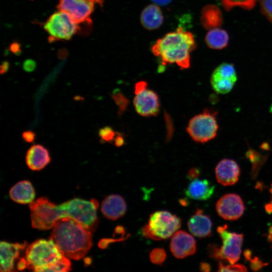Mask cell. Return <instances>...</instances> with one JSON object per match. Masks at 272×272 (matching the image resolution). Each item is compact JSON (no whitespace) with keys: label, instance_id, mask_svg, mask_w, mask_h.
<instances>
[{"label":"cell","instance_id":"obj_41","mask_svg":"<svg viewBox=\"0 0 272 272\" xmlns=\"http://www.w3.org/2000/svg\"><path fill=\"white\" fill-rule=\"evenodd\" d=\"M155 4L164 6L169 4L171 0H152Z\"/></svg>","mask_w":272,"mask_h":272},{"label":"cell","instance_id":"obj_31","mask_svg":"<svg viewBox=\"0 0 272 272\" xmlns=\"http://www.w3.org/2000/svg\"><path fill=\"white\" fill-rule=\"evenodd\" d=\"M207 251L209 257L215 260H221L220 254V247L216 244H209Z\"/></svg>","mask_w":272,"mask_h":272},{"label":"cell","instance_id":"obj_23","mask_svg":"<svg viewBox=\"0 0 272 272\" xmlns=\"http://www.w3.org/2000/svg\"><path fill=\"white\" fill-rule=\"evenodd\" d=\"M229 39L228 33L219 28L210 30L205 37V41L208 46L215 49H221L226 47Z\"/></svg>","mask_w":272,"mask_h":272},{"label":"cell","instance_id":"obj_27","mask_svg":"<svg viewBox=\"0 0 272 272\" xmlns=\"http://www.w3.org/2000/svg\"><path fill=\"white\" fill-rule=\"evenodd\" d=\"M150 261L155 264H161L165 260L166 253L164 249L156 248L153 249L150 253Z\"/></svg>","mask_w":272,"mask_h":272},{"label":"cell","instance_id":"obj_40","mask_svg":"<svg viewBox=\"0 0 272 272\" xmlns=\"http://www.w3.org/2000/svg\"><path fill=\"white\" fill-rule=\"evenodd\" d=\"M26 268V262L24 258H22L18 262L17 268L19 270H22Z\"/></svg>","mask_w":272,"mask_h":272},{"label":"cell","instance_id":"obj_16","mask_svg":"<svg viewBox=\"0 0 272 272\" xmlns=\"http://www.w3.org/2000/svg\"><path fill=\"white\" fill-rule=\"evenodd\" d=\"M25 242L20 243H10L1 241L0 243L1 272H8L13 270L15 260L18 258L20 252L25 248Z\"/></svg>","mask_w":272,"mask_h":272},{"label":"cell","instance_id":"obj_15","mask_svg":"<svg viewBox=\"0 0 272 272\" xmlns=\"http://www.w3.org/2000/svg\"><path fill=\"white\" fill-rule=\"evenodd\" d=\"M212 221L211 218L197 209L188 221L187 226L190 233L199 238L209 237L212 234Z\"/></svg>","mask_w":272,"mask_h":272},{"label":"cell","instance_id":"obj_9","mask_svg":"<svg viewBox=\"0 0 272 272\" xmlns=\"http://www.w3.org/2000/svg\"><path fill=\"white\" fill-rule=\"evenodd\" d=\"M237 80V74L233 64L224 62L214 70L210 82L216 93L225 94L232 90Z\"/></svg>","mask_w":272,"mask_h":272},{"label":"cell","instance_id":"obj_20","mask_svg":"<svg viewBox=\"0 0 272 272\" xmlns=\"http://www.w3.org/2000/svg\"><path fill=\"white\" fill-rule=\"evenodd\" d=\"M9 194L13 200L22 204L30 203L35 197L34 188L27 180L16 183L10 189Z\"/></svg>","mask_w":272,"mask_h":272},{"label":"cell","instance_id":"obj_26","mask_svg":"<svg viewBox=\"0 0 272 272\" xmlns=\"http://www.w3.org/2000/svg\"><path fill=\"white\" fill-rule=\"evenodd\" d=\"M71 270V264L70 259L64 255L58 261L44 268L42 271L66 272Z\"/></svg>","mask_w":272,"mask_h":272},{"label":"cell","instance_id":"obj_22","mask_svg":"<svg viewBox=\"0 0 272 272\" xmlns=\"http://www.w3.org/2000/svg\"><path fill=\"white\" fill-rule=\"evenodd\" d=\"M201 23L206 29L219 28L223 23V16L221 10L214 5L205 6L201 11Z\"/></svg>","mask_w":272,"mask_h":272},{"label":"cell","instance_id":"obj_43","mask_svg":"<svg viewBox=\"0 0 272 272\" xmlns=\"http://www.w3.org/2000/svg\"><path fill=\"white\" fill-rule=\"evenodd\" d=\"M12 50L15 52L16 53H18V52H20V49H19V46L17 43H14L12 45Z\"/></svg>","mask_w":272,"mask_h":272},{"label":"cell","instance_id":"obj_19","mask_svg":"<svg viewBox=\"0 0 272 272\" xmlns=\"http://www.w3.org/2000/svg\"><path fill=\"white\" fill-rule=\"evenodd\" d=\"M215 186L208 180H192L185 190V194L188 197L200 200L209 199L213 195Z\"/></svg>","mask_w":272,"mask_h":272},{"label":"cell","instance_id":"obj_18","mask_svg":"<svg viewBox=\"0 0 272 272\" xmlns=\"http://www.w3.org/2000/svg\"><path fill=\"white\" fill-rule=\"evenodd\" d=\"M50 160L48 150L40 144L32 146L26 153V164L28 167L33 171L42 169L49 163Z\"/></svg>","mask_w":272,"mask_h":272},{"label":"cell","instance_id":"obj_14","mask_svg":"<svg viewBox=\"0 0 272 272\" xmlns=\"http://www.w3.org/2000/svg\"><path fill=\"white\" fill-rule=\"evenodd\" d=\"M240 170L236 161L229 159L221 160L215 168L218 182L224 186L235 184L239 179Z\"/></svg>","mask_w":272,"mask_h":272},{"label":"cell","instance_id":"obj_33","mask_svg":"<svg viewBox=\"0 0 272 272\" xmlns=\"http://www.w3.org/2000/svg\"><path fill=\"white\" fill-rule=\"evenodd\" d=\"M22 137L26 142L32 143L36 139V133L32 130H26L23 132Z\"/></svg>","mask_w":272,"mask_h":272},{"label":"cell","instance_id":"obj_8","mask_svg":"<svg viewBox=\"0 0 272 272\" xmlns=\"http://www.w3.org/2000/svg\"><path fill=\"white\" fill-rule=\"evenodd\" d=\"M227 228L228 226L225 225L217 228L223 242V245L220 247L221 258L233 264L240 258L243 235L230 232L227 230Z\"/></svg>","mask_w":272,"mask_h":272},{"label":"cell","instance_id":"obj_34","mask_svg":"<svg viewBox=\"0 0 272 272\" xmlns=\"http://www.w3.org/2000/svg\"><path fill=\"white\" fill-rule=\"evenodd\" d=\"M23 66L26 72H31L35 69L36 63L34 60L28 59L24 62Z\"/></svg>","mask_w":272,"mask_h":272},{"label":"cell","instance_id":"obj_39","mask_svg":"<svg viewBox=\"0 0 272 272\" xmlns=\"http://www.w3.org/2000/svg\"><path fill=\"white\" fill-rule=\"evenodd\" d=\"M9 69V63L8 61H4L0 66L1 74H4L8 72Z\"/></svg>","mask_w":272,"mask_h":272},{"label":"cell","instance_id":"obj_44","mask_svg":"<svg viewBox=\"0 0 272 272\" xmlns=\"http://www.w3.org/2000/svg\"><path fill=\"white\" fill-rule=\"evenodd\" d=\"M267 240L271 244L272 247V225L269 227L268 230V235H267Z\"/></svg>","mask_w":272,"mask_h":272},{"label":"cell","instance_id":"obj_3","mask_svg":"<svg viewBox=\"0 0 272 272\" xmlns=\"http://www.w3.org/2000/svg\"><path fill=\"white\" fill-rule=\"evenodd\" d=\"M195 47L193 34L180 27L157 40L151 50L163 64L175 63L186 69L190 66V53Z\"/></svg>","mask_w":272,"mask_h":272},{"label":"cell","instance_id":"obj_12","mask_svg":"<svg viewBox=\"0 0 272 272\" xmlns=\"http://www.w3.org/2000/svg\"><path fill=\"white\" fill-rule=\"evenodd\" d=\"M135 94L133 103L135 111L139 115L149 117L158 113L160 100L156 92L147 88Z\"/></svg>","mask_w":272,"mask_h":272},{"label":"cell","instance_id":"obj_28","mask_svg":"<svg viewBox=\"0 0 272 272\" xmlns=\"http://www.w3.org/2000/svg\"><path fill=\"white\" fill-rule=\"evenodd\" d=\"M117 132L110 126H105L99 129L98 134L101 142L110 143L114 141Z\"/></svg>","mask_w":272,"mask_h":272},{"label":"cell","instance_id":"obj_29","mask_svg":"<svg viewBox=\"0 0 272 272\" xmlns=\"http://www.w3.org/2000/svg\"><path fill=\"white\" fill-rule=\"evenodd\" d=\"M218 271H236L242 272L247 271V268L241 264H233L225 265L221 262H219Z\"/></svg>","mask_w":272,"mask_h":272},{"label":"cell","instance_id":"obj_30","mask_svg":"<svg viewBox=\"0 0 272 272\" xmlns=\"http://www.w3.org/2000/svg\"><path fill=\"white\" fill-rule=\"evenodd\" d=\"M258 1L262 14L272 23V0Z\"/></svg>","mask_w":272,"mask_h":272},{"label":"cell","instance_id":"obj_24","mask_svg":"<svg viewBox=\"0 0 272 272\" xmlns=\"http://www.w3.org/2000/svg\"><path fill=\"white\" fill-rule=\"evenodd\" d=\"M246 157L252 163L251 176L252 179L257 177L258 173L266 160V157L263 156L258 152L252 150H249L246 154Z\"/></svg>","mask_w":272,"mask_h":272},{"label":"cell","instance_id":"obj_32","mask_svg":"<svg viewBox=\"0 0 272 272\" xmlns=\"http://www.w3.org/2000/svg\"><path fill=\"white\" fill-rule=\"evenodd\" d=\"M250 267L255 271L260 270L262 267L268 264L267 263H264L260 260L257 257H255L253 259L250 260Z\"/></svg>","mask_w":272,"mask_h":272},{"label":"cell","instance_id":"obj_10","mask_svg":"<svg viewBox=\"0 0 272 272\" xmlns=\"http://www.w3.org/2000/svg\"><path fill=\"white\" fill-rule=\"evenodd\" d=\"M95 0H59L57 8L70 16L77 24L88 22L94 6Z\"/></svg>","mask_w":272,"mask_h":272},{"label":"cell","instance_id":"obj_37","mask_svg":"<svg viewBox=\"0 0 272 272\" xmlns=\"http://www.w3.org/2000/svg\"><path fill=\"white\" fill-rule=\"evenodd\" d=\"M148 87V84L145 81H140L136 83L135 85V93H137L145 89Z\"/></svg>","mask_w":272,"mask_h":272},{"label":"cell","instance_id":"obj_21","mask_svg":"<svg viewBox=\"0 0 272 272\" xmlns=\"http://www.w3.org/2000/svg\"><path fill=\"white\" fill-rule=\"evenodd\" d=\"M141 22L148 30H155L159 28L163 22V14L160 8L153 4L147 6L141 13Z\"/></svg>","mask_w":272,"mask_h":272},{"label":"cell","instance_id":"obj_13","mask_svg":"<svg viewBox=\"0 0 272 272\" xmlns=\"http://www.w3.org/2000/svg\"><path fill=\"white\" fill-rule=\"evenodd\" d=\"M170 249L173 255L177 258H184L195 253L196 250L194 238L187 232L177 231L172 236Z\"/></svg>","mask_w":272,"mask_h":272},{"label":"cell","instance_id":"obj_11","mask_svg":"<svg viewBox=\"0 0 272 272\" xmlns=\"http://www.w3.org/2000/svg\"><path fill=\"white\" fill-rule=\"evenodd\" d=\"M218 215L227 220H235L243 215L245 206L240 196L235 193H228L222 196L216 205Z\"/></svg>","mask_w":272,"mask_h":272},{"label":"cell","instance_id":"obj_42","mask_svg":"<svg viewBox=\"0 0 272 272\" xmlns=\"http://www.w3.org/2000/svg\"><path fill=\"white\" fill-rule=\"evenodd\" d=\"M252 252L249 249H246L244 252V255L245 258L247 260H250L251 259Z\"/></svg>","mask_w":272,"mask_h":272},{"label":"cell","instance_id":"obj_5","mask_svg":"<svg viewBox=\"0 0 272 272\" xmlns=\"http://www.w3.org/2000/svg\"><path fill=\"white\" fill-rule=\"evenodd\" d=\"M181 219L166 211L152 213L148 223L142 229L144 236L155 240L167 239L172 236L181 227Z\"/></svg>","mask_w":272,"mask_h":272},{"label":"cell","instance_id":"obj_7","mask_svg":"<svg viewBox=\"0 0 272 272\" xmlns=\"http://www.w3.org/2000/svg\"><path fill=\"white\" fill-rule=\"evenodd\" d=\"M44 28L51 41L69 40L79 29L78 24L61 11L51 15L44 24Z\"/></svg>","mask_w":272,"mask_h":272},{"label":"cell","instance_id":"obj_1","mask_svg":"<svg viewBox=\"0 0 272 272\" xmlns=\"http://www.w3.org/2000/svg\"><path fill=\"white\" fill-rule=\"evenodd\" d=\"M98 201L94 199L88 201L74 198L55 205L46 197H40L29 205L32 226L39 230H48L53 228L58 219L70 217L92 232L98 224Z\"/></svg>","mask_w":272,"mask_h":272},{"label":"cell","instance_id":"obj_38","mask_svg":"<svg viewBox=\"0 0 272 272\" xmlns=\"http://www.w3.org/2000/svg\"><path fill=\"white\" fill-rule=\"evenodd\" d=\"M199 268L200 271L208 272L211 270V265L207 262H201L200 264Z\"/></svg>","mask_w":272,"mask_h":272},{"label":"cell","instance_id":"obj_25","mask_svg":"<svg viewBox=\"0 0 272 272\" xmlns=\"http://www.w3.org/2000/svg\"><path fill=\"white\" fill-rule=\"evenodd\" d=\"M221 2L224 9L229 11L236 7L250 10L255 7L256 0H221Z\"/></svg>","mask_w":272,"mask_h":272},{"label":"cell","instance_id":"obj_46","mask_svg":"<svg viewBox=\"0 0 272 272\" xmlns=\"http://www.w3.org/2000/svg\"><path fill=\"white\" fill-rule=\"evenodd\" d=\"M100 6H102L104 0H95Z\"/></svg>","mask_w":272,"mask_h":272},{"label":"cell","instance_id":"obj_45","mask_svg":"<svg viewBox=\"0 0 272 272\" xmlns=\"http://www.w3.org/2000/svg\"><path fill=\"white\" fill-rule=\"evenodd\" d=\"M265 210L268 213H272V203L267 204L265 206Z\"/></svg>","mask_w":272,"mask_h":272},{"label":"cell","instance_id":"obj_17","mask_svg":"<svg viewBox=\"0 0 272 272\" xmlns=\"http://www.w3.org/2000/svg\"><path fill=\"white\" fill-rule=\"evenodd\" d=\"M127 206L124 199L118 194H111L106 197L101 204V212L108 219L117 220L126 213Z\"/></svg>","mask_w":272,"mask_h":272},{"label":"cell","instance_id":"obj_36","mask_svg":"<svg viewBox=\"0 0 272 272\" xmlns=\"http://www.w3.org/2000/svg\"><path fill=\"white\" fill-rule=\"evenodd\" d=\"M114 143L115 146L120 147L124 143V139L121 133L117 132L116 135L114 140Z\"/></svg>","mask_w":272,"mask_h":272},{"label":"cell","instance_id":"obj_35","mask_svg":"<svg viewBox=\"0 0 272 272\" xmlns=\"http://www.w3.org/2000/svg\"><path fill=\"white\" fill-rule=\"evenodd\" d=\"M200 174V171L198 168H192L188 172L187 177L190 180L196 179Z\"/></svg>","mask_w":272,"mask_h":272},{"label":"cell","instance_id":"obj_6","mask_svg":"<svg viewBox=\"0 0 272 272\" xmlns=\"http://www.w3.org/2000/svg\"><path fill=\"white\" fill-rule=\"evenodd\" d=\"M217 114L213 110L206 109L190 119L186 131L194 142L205 143L216 137L219 129Z\"/></svg>","mask_w":272,"mask_h":272},{"label":"cell","instance_id":"obj_2","mask_svg":"<svg viewBox=\"0 0 272 272\" xmlns=\"http://www.w3.org/2000/svg\"><path fill=\"white\" fill-rule=\"evenodd\" d=\"M52 228L49 238L69 259L82 258L92 246L91 231L73 218L58 219Z\"/></svg>","mask_w":272,"mask_h":272},{"label":"cell","instance_id":"obj_4","mask_svg":"<svg viewBox=\"0 0 272 272\" xmlns=\"http://www.w3.org/2000/svg\"><path fill=\"white\" fill-rule=\"evenodd\" d=\"M64 256L54 242L39 239L28 246L26 250V268L34 271L42 270Z\"/></svg>","mask_w":272,"mask_h":272},{"label":"cell","instance_id":"obj_47","mask_svg":"<svg viewBox=\"0 0 272 272\" xmlns=\"http://www.w3.org/2000/svg\"><path fill=\"white\" fill-rule=\"evenodd\" d=\"M270 192L271 193V194L272 195V184H271V188L270 189ZM271 203H272V201H271Z\"/></svg>","mask_w":272,"mask_h":272}]
</instances>
